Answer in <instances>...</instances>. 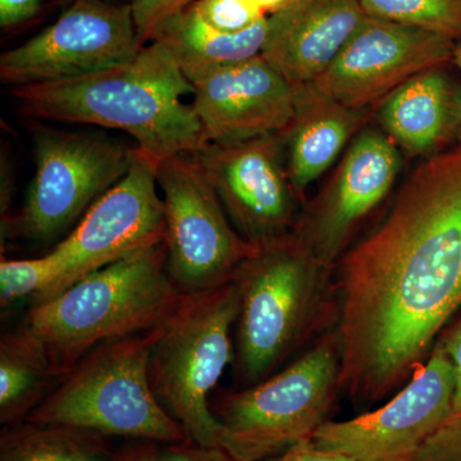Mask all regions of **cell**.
Here are the masks:
<instances>
[{"mask_svg": "<svg viewBox=\"0 0 461 461\" xmlns=\"http://www.w3.org/2000/svg\"><path fill=\"white\" fill-rule=\"evenodd\" d=\"M339 393L372 405L400 390L461 311V148L427 158L386 220L335 269Z\"/></svg>", "mask_w": 461, "mask_h": 461, "instance_id": "obj_1", "label": "cell"}, {"mask_svg": "<svg viewBox=\"0 0 461 461\" xmlns=\"http://www.w3.org/2000/svg\"><path fill=\"white\" fill-rule=\"evenodd\" d=\"M23 114L39 120L95 124L131 135L142 154L160 163L209 144L193 103L194 87L159 41L123 65L69 80L12 90Z\"/></svg>", "mask_w": 461, "mask_h": 461, "instance_id": "obj_2", "label": "cell"}, {"mask_svg": "<svg viewBox=\"0 0 461 461\" xmlns=\"http://www.w3.org/2000/svg\"><path fill=\"white\" fill-rule=\"evenodd\" d=\"M235 369L242 387L259 384L338 329L335 269L295 233L257 247L240 267Z\"/></svg>", "mask_w": 461, "mask_h": 461, "instance_id": "obj_3", "label": "cell"}, {"mask_svg": "<svg viewBox=\"0 0 461 461\" xmlns=\"http://www.w3.org/2000/svg\"><path fill=\"white\" fill-rule=\"evenodd\" d=\"M184 294L167 272L165 241L85 276L33 304L23 326L67 375L103 342L147 332L172 314Z\"/></svg>", "mask_w": 461, "mask_h": 461, "instance_id": "obj_4", "label": "cell"}, {"mask_svg": "<svg viewBox=\"0 0 461 461\" xmlns=\"http://www.w3.org/2000/svg\"><path fill=\"white\" fill-rule=\"evenodd\" d=\"M158 332L159 326L96 346L25 420L156 444L189 442L158 402L149 379Z\"/></svg>", "mask_w": 461, "mask_h": 461, "instance_id": "obj_5", "label": "cell"}, {"mask_svg": "<svg viewBox=\"0 0 461 461\" xmlns=\"http://www.w3.org/2000/svg\"><path fill=\"white\" fill-rule=\"evenodd\" d=\"M240 311L235 278L221 286L184 294L159 326L149 357V379L158 402L191 442L220 447L221 423L211 393L235 360L232 329Z\"/></svg>", "mask_w": 461, "mask_h": 461, "instance_id": "obj_6", "label": "cell"}, {"mask_svg": "<svg viewBox=\"0 0 461 461\" xmlns=\"http://www.w3.org/2000/svg\"><path fill=\"white\" fill-rule=\"evenodd\" d=\"M339 369L333 330L271 377L218 396L212 411L221 423L220 447L235 461H264L313 439L338 399Z\"/></svg>", "mask_w": 461, "mask_h": 461, "instance_id": "obj_7", "label": "cell"}, {"mask_svg": "<svg viewBox=\"0 0 461 461\" xmlns=\"http://www.w3.org/2000/svg\"><path fill=\"white\" fill-rule=\"evenodd\" d=\"M35 173L17 214L2 223L5 240L53 241L94 203L114 186L131 167L136 148L102 136L32 130Z\"/></svg>", "mask_w": 461, "mask_h": 461, "instance_id": "obj_8", "label": "cell"}, {"mask_svg": "<svg viewBox=\"0 0 461 461\" xmlns=\"http://www.w3.org/2000/svg\"><path fill=\"white\" fill-rule=\"evenodd\" d=\"M165 204L167 272L182 294L202 293L235 278L257 247L240 236L194 154L157 167Z\"/></svg>", "mask_w": 461, "mask_h": 461, "instance_id": "obj_9", "label": "cell"}, {"mask_svg": "<svg viewBox=\"0 0 461 461\" xmlns=\"http://www.w3.org/2000/svg\"><path fill=\"white\" fill-rule=\"evenodd\" d=\"M131 3L75 0L20 47L0 57V80L12 87L84 77L123 65L142 48Z\"/></svg>", "mask_w": 461, "mask_h": 461, "instance_id": "obj_10", "label": "cell"}, {"mask_svg": "<svg viewBox=\"0 0 461 461\" xmlns=\"http://www.w3.org/2000/svg\"><path fill=\"white\" fill-rule=\"evenodd\" d=\"M454 390L453 366L435 344L390 402L353 420L327 421L313 436L314 444L354 461H412L451 420Z\"/></svg>", "mask_w": 461, "mask_h": 461, "instance_id": "obj_11", "label": "cell"}, {"mask_svg": "<svg viewBox=\"0 0 461 461\" xmlns=\"http://www.w3.org/2000/svg\"><path fill=\"white\" fill-rule=\"evenodd\" d=\"M157 167L136 148L126 175L87 209L74 230L53 249L63 264L62 277L39 303L108 264L165 241V204L158 194Z\"/></svg>", "mask_w": 461, "mask_h": 461, "instance_id": "obj_12", "label": "cell"}, {"mask_svg": "<svg viewBox=\"0 0 461 461\" xmlns=\"http://www.w3.org/2000/svg\"><path fill=\"white\" fill-rule=\"evenodd\" d=\"M402 151L379 129L366 127L339 158L320 193L306 200L293 232L336 269L355 235L393 193Z\"/></svg>", "mask_w": 461, "mask_h": 461, "instance_id": "obj_13", "label": "cell"}, {"mask_svg": "<svg viewBox=\"0 0 461 461\" xmlns=\"http://www.w3.org/2000/svg\"><path fill=\"white\" fill-rule=\"evenodd\" d=\"M194 156L242 239L262 247L295 229L304 204L288 177L281 133L233 145L209 142Z\"/></svg>", "mask_w": 461, "mask_h": 461, "instance_id": "obj_14", "label": "cell"}, {"mask_svg": "<svg viewBox=\"0 0 461 461\" xmlns=\"http://www.w3.org/2000/svg\"><path fill=\"white\" fill-rule=\"evenodd\" d=\"M454 48V41L438 33L366 14L312 84L348 107L375 109L412 76L447 65Z\"/></svg>", "mask_w": 461, "mask_h": 461, "instance_id": "obj_15", "label": "cell"}, {"mask_svg": "<svg viewBox=\"0 0 461 461\" xmlns=\"http://www.w3.org/2000/svg\"><path fill=\"white\" fill-rule=\"evenodd\" d=\"M209 142L233 145L284 132L295 107L294 84L263 57L186 76Z\"/></svg>", "mask_w": 461, "mask_h": 461, "instance_id": "obj_16", "label": "cell"}, {"mask_svg": "<svg viewBox=\"0 0 461 461\" xmlns=\"http://www.w3.org/2000/svg\"><path fill=\"white\" fill-rule=\"evenodd\" d=\"M366 16L360 0H290L268 16L263 57L291 84L313 83Z\"/></svg>", "mask_w": 461, "mask_h": 461, "instance_id": "obj_17", "label": "cell"}, {"mask_svg": "<svg viewBox=\"0 0 461 461\" xmlns=\"http://www.w3.org/2000/svg\"><path fill=\"white\" fill-rule=\"evenodd\" d=\"M294 87L293 120L281 135L288 177L305 204L309 187L339 160L372 120L375 109L348 107L312 83L294 84Z\"/></svg>", "mask_w": 461, "mask_h": 461, "instance_id": "obj_18", "label": "cell"}, {"mask_svg": "<svg viewBox=\"0 0 461 461\" xmlns=\"http://www.w3.org/2000/svg\"><path fill=\"white\" fill-rule=\"evenodd\" d=\"M444 67L412 76L375 108L379 130L408 157L436 156L456 132L460 100Z\"/></svg>", "mask_w": 461, "mask_h": 461, "instance_id": "obj_19", "label": "cell"}, {"mask_svg": "<svg viewBox=\"0 0 461 461\" xmlns=\"http://www.w3.org/2000/svg\"><path fill=\"white\" fill-rule=\"evenodd\" d=\"M63 377L47 346L26 326L5 333L0 339V421L25 420Z\"/></svg>", "mask_w": 461, "mask_h": 461, "instance_id": "obj_20", "label": "cell"}, {"mask_svg": "<svg viewBox=\"0 0 461 461\" xmlns=\"http://www.w3.org/2000/svg\"><path fill=\"white\" fill-rule=\"evenodd\" d=\"M268 33V17L239 33L218 32L191 5L158 32L159 41L172 54L185 76L206 68L241 62L262 54Z\"/></svg>", "mask_w": 461, "mask_h": 461, "instance_id": "obj_21", "label": "cell"}, {"mask_svg": "<svg viewBox=\"0 0 461 461\" xmlns=\"http://www.w3.org/2000/svg\"><path fill=\"white\" fill-rule=\"evenodd\" d=\"M105 438L90 430L23 420L3 429L0 461H113Z\"/></svg>", "mask_w": 461, "mask_h": 461, "instance_id": "obj_22", "label": "cell"}, {"mask_svg": "<svg viewBox=\"0 0 461 461\" xmlns=\"http://www.w3.org/2000/svg\"><path fill=\"white\" fill-rule=\"evenodd\" d=\"M368 16L461 41V0H360Z\"/></svg>", "mask_w": 461, "mask_h": 461, "instance_id": "obj_23", "label": "cell"}, {"mask_svg": "<svg viewBox=\"0 0 461 461\" xmlns=\"http://www.w3.org/2000/svg\"><path fill=\"white\" fill-rule=\"evenodd\" d=\"M63 264L53 250L32 259H2L0 263V306H8L32 297L41 302L62 277Z\"/></svg>", "mask_w": 461, "mask_h": 461, "instance_id": "obj_24", "label": "cell"}, {"mask_svg": "<svg viewBox=\"0 0 461 461\" xmlns=\"http://www.w3.org/2000/svg\"><path fill=\"white\" fill-rule=\"evenodd\" d=\"M193 5L209 26L226 33L245 32L268 17L254 0H195Z\"/></svg>", "mask_w": 461, "mask_h": 461, "instance_id": "obj_25", "label": "cell"}, {"mask_svg": "<svg viewBox=\"0 0 461 461\" xmlns=\"http://www.w3.org/2000/svg\"><path fill=\"white\" fill-rule=\"evenodd\" d=\"M195 0H132V16L142 45L153 41L171 18L189 8Z\"/></svg>", "mask_w": 461, "mask_h": 461, "instance_id": "obj_26", "label": "cell"}, {"mask_svg": "<svg viewBox=\"0 0 461 461\" xmlns=\"http://www.w3.org/2000/svg\"><path fill=\"white\" fill-rule=\"evenodd\" d=\"M412 461H461V418H451L437 430Z\"/></svg>", "mask_w": 461, "mask_h": 461, "instance_id": "obj_27", "label": "cell"}, {"mask_svg": "<svg viewBox=\"0 0 461 461\" xmlns=\"http://www.w3.org/2000/svg\"><path fill=\"white\" fill-rule=\"evenodd\" d=\"M436 344L444 348L454 369L455 390L451 418H461V311L442 330Z\"/></svg>", "mask_w": 461, "mask_h": 461, "instance_id": "obj_28", "label": "cell"}, {"mask_svg": "<svg viewBox=\"0 0 461 461\" xmlns=\"http://www.w3.org/2000/svg\"><path fill=\"white\" fill-rule=\"evenodd\" d=\"M158 461H235L223 448L205 447L194 442L167 445Z\"/></svg>", "mask_w": 461, "mask_h": 461, "instance_id": "obj_29", "label": "cell"}, {"mask_svg": "<svg viewBox=\"0 0 461 461\" xmlns=\"http://www.w3.org/2000/svg\"><path fill=\"white\" fill-rule=\"evenodd\" d=\"M45 0H0V27L14 30L35 20L44 8Z\"/></svg>", "mask_w": 461, "mask_h": 461, "instance_id": "obj_30", "label": "cell"}, {"mask_svg": "<svg viewBox=\"0 0 461 461\" xmlns=\"http://www.w3.org/2000/svg\"><path fill=\"white\" fill-rule=\"evenodd\" d=\"M264 461H354L336 451L326 450L315 445L313 439L300 442L278 456Z\"/></svg>", "mask_w": 461, "mask_h": 461, "instance_id": "obj_31", "label": "cell"}, {"mask_svg": "<svg viewBox=\"0 0 461 461\" xmlns=\"http://www.w3.org/2000/svg\"><path fill=\"white\" fill-rule=\"evenodd\" d=\"M0 215H2V223L9 218V209L12 205V196L14 191V167L9 160L7 151H2V160H0Z\"/></svg>", "mask_w": 461, "mask_h": 461, "instance_id": "obj_32", "label": "cell"}, {"mask_svg": "<svg viewBox=\"0 0 461 461\" xmlns=\"http://www.w3.org/2000/svg\"><path fill=\"white\" fill-rule=\"evenodd\" d=\"M159 450L156 442L139 441V444L114 454L113 461H158Z\"/></svg>", "mask_w": 461, "mask_h": 461, "instance_id": "obj_33", "label": "cell"}, {"mask_svg": "<svg viewBox=\"0 0 461 461\" xmlns=\"http://www.w3.org/2000/svg\"><path fill=\"white\" fill-rule=\"evenodd\" d=\"M254 3L266 16H272L282 8L286 7L290 0H254Z\"/></svg>", "mask_w": 461, "mask_h": 461, "instance_id": "obj_34", "label": "cell"}, {"mask_svg": "<svg viewBox=\"0 0 461 461\" xmlns=\"http://www.w3.org/2000/svg\"><path fill=\"white\" fill-rule=\"evenodd\" d=\"M453 62L456 65L457 68L460 69L461 72V41L455 44L454 54H453ZM457 139H459L461 145V99H460V109H459V118H457V130H456Z\"/></svg>", "mask_w": 461, "mask_h": 461, "instance_id": "obj_35", "label": "cell"}, {"mask_svg": "<svg viewBox=\"0 0 461 461\" xmlns=\"http://www.w3.org/2000/svg\"><path fill=\"white\" fill-rule=\"evenodd\" d=\"M130 2H132V0H130Z\"/></svg>", "mask_w": 461, "mask_h": 461, "instance_id": "obj_36", "label": "cell"}]
</instances>
